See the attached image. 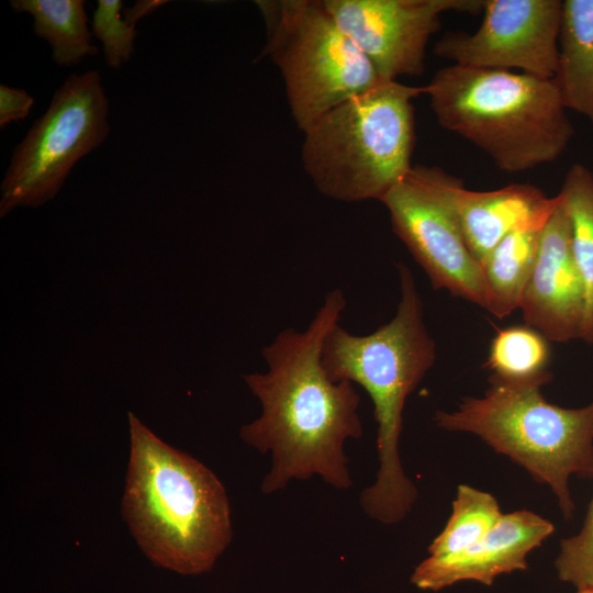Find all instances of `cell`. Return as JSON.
Listing matches in <instances>:
<instances>
[{
	"label": "cell",
	"mask_w": 593,
	"mask_h": 593,
	"mask_svg": "<svg viewBox=\"0 0 593 593\" xmlns=\"http://www.w3.org/2000/svg\"><path fill=\"white\" fill-rule=\"evenodd\" d=\"M346 305L340 289L328 292L305 331L286 328L262 348L266 372L243 374L261 414L240 427L239 437L271 455L264 494L315 475L337 490L353 485L344 447L363 434L360 395L354 383L331 380L321 362L324 339Z\"/></svg>",
	"instance_id": "obj_1"
},
{
	"label": "cell",
	"mask_w": 593,
	"mask_h": 593,
	"mask_svg": "<svg viewBox=\"0 0 593 593\" xmlns=\"http://www.w3.org/2000/svg\"><path fill=\"white\" fill-rule=\"evenodd\" d=\"M401 296L395 315L368 335H354L335 324L327 333L321 362L331 380L361 385L373 404L379 468L359 503L372 519L403 521L418 491L406 475L399 452L407 396L436 361V343L424 322L423 301L412 271L399 264Z\"/></svg>",
	"instance_id": "obj_2"
},
{
	"label": "cell",
	"mask_w": 593,
	"mask_h": 593,
	"mask_svg": "<svg viewBox=\"0 0 593 593\" xmlns=\"http://www.w3.org/2000/svg\"><path fill=\"white\" fill-rule=\"evenodd\" d=\"M130 458L122 515L143 553L183 575L209 572L233 537L217 475L128 413Z\"/></svg>",
	"instance_id": "obj_3"
},
{
	"label": "cell",
	"mask_w": 593,
	"mask_h": 593,
	"mask_svg": "<svg viewBox=\"0 0 593 593\" xmlns=\"http://www.w3.org/2000/svg\"><path fill=\"white\" fill-rule=\"evenodd\" d=\"M423 89L438 124L484 152L504 172L553 163L574 135L553 79L452 64Z\"/></svg>",
	"instance_id": "obj_4"
},
{
	"label": "cell",
	"mask_w": 593,
	"mask_h": 593,
	"mask_svg": "<svg viewBox=\"0 0 593 593\" xmlns=\"http://www.w3.org/2000/svg\"><path fill=\"white\" fill-rule=\"evenodd\" d=\"M422 93L382 79L310 124L301 160L316 189L343 202L381 201L413 167V100Z\"/></svg>",
	"instance_id": "obj_5"
},
{
	"label": "cell",
	"mask_w": 593,
	"mask_h": 593,
	"mask_svg": "<svg viewBox=\"0 0 593 593\" xmlns=\"http://www.w3.org/2000/svg\"><path fill=\"white\" fill-rule=\"evenodd\" d=\"M489 381L483 396H466L456 410L437 411L436 425L473 434L512 459L547 484L563 517L572 518L570 478H593V400L567 409L544 398L545 383Z\"/></svg>",
	"instance_id": "obj_6"
},
{
	"label": "cell",
	"mask_w": 593,
	"mask_h": 593,
	"mask_svg": "<svg viewBox=\"0 0 593 593\" xmlns=\"http://www.w3.org/2000/svg\"><path fill=\"white\" fill-rule=\"evenodd\" d=\"M268 55L280 70L291 115L303 132L320 116L382 78L323 1H257Z\"/></svg>",
	"instance_id": "obj_7"
},
{
	"label": "cell",
	"mask_w": 593,
	"mask_h": 593,
	"mask_svg": "<svg viewBox=\"0 0 593 593\" xmlns=\"http://www.w3.org/2000/svg\"><path fill=\"white\" fill-rule=\"evenodd\" d=\"M109 105L98 70L64 80L12 150L0 186L1 219L18 208H40L56 197L75 165L108 138Z\"/></svg>",
	"instance_id": "obj_8"
},
{
	"label": "cell",
	"mask_w": 593,
	"mask_h": 593,
	"mask_svg": "<svg viewBox=\"0 0 593 593\" xmlns=\"http://www.w3.org/2000/svg\"><path fill=\"white\" fill-rule=\"evenodd\" d=\"M455 179L439 167L415 165L381 202L394 234L433 288L486 310L482 266L468 247L452 208Z\"/></svg>",
	"instance_id": "obj_9"
},
{
	"label": "cell",
	"mask_w": 593,
	"mask_h": 593,
	"mask_svg": "<svg viewBox=\"0 0 593 593\" xmlns=\"http://www.w3.org/2000/svg\"><path fill=\"white\" fill-rule=\"evenodd\" d=\"M472 34L447 32L434 54L455 65L505 69L553 79L558 68L561 0H484Z\"/></svg>",
	"instance_id": "obj_10"
},
{
	"label": "cell",
	"mask_w": 593,
	"mask_h": 593,
	"mask_svg": "<svg viewBox=\"0 0 593 593\" xmlns=\"http://www.w3.org/2000/svg\"><path fill=\"white\" fill-rule=\"evenodd\" d=\"M380 78L421 76L429 38L447 11L478 14L484 0H323Z\"/></svg>",
	"instance_id": "obj_11"
},
{
	"label": "cell",
	"mask_w": 593,
	"mask_h": 593,
	"mask_svg": "<svg viewBox=\"0 0 593 593\" xmlns=\"http://www.w3.org/2000/svg\"><path fill=\"white\" fill-rule=\"evenodd\" d=\"M519 309L525 325L549 342L568 343L582 337L585 291L560 198L541 231L537 259Z\"/></svg>",
	"instance_id": "obj_12"
},
{
	"label": "cell",
	"mask_w": 593,
	"mask_h": 593,
	"mask_svg": "<svg viewBox=\"0 0 593 593\" xmlns=\"http://www.w3.org/2000/svg\"><path fill=\"white\" fill-rule=\"evenodd\" d=\"M555 532L540 515L521 510L503 514L496 525L467 550L443 560L424 559L411 575L423 591H439L460 581L492 585L504 573L528 568L527 556Z\"/></svg>",
	"instance_id": "obj_13"
},
{
	"label": "cell",
	"mask_w": 593,
	"mask_h": 593,
	"mask_svg": "<svg viewBox=\"0 0 593 593\" xmlns=\"http://www.w3.org/2000/svg\"><path fill=\"white\" fill-rule=\"evenodd\" d=\"M451 202L465 240L482 266L492 249L510 233L546 220L559 203L532 184L514 183L491 191H472L456 178Z\"/></svg>",
	"instance_id": "obj_14"
},
{
	"label": "cell",
	"mask_w": 593,
	"mask_h": 593,
	"mask_svg": "<svg viewBox=\"0 0 593 593\" xmlns=\"http://www.w3.org/2000/svg\"><path fill=\"white\" fill-rule=\"evenodd\" d=\"M553 78L567 110L593 123V0H563Z\"/></svg>",
	"instance_id": "obj_15"
},
{
	"label": "cell",
	"mask_w": 593,
	"mask_h": 593,
	"mask_svg": "<svg viewBox=\"0 0 593 593\" xmlns=\"http://www.w3.org/2000/svg\"><path fill=\"white\" fill-rule=\"evenodd\" d=\"M548 219L513 231L482 262L486 311L492 315L504 318L521 307L537 259L541 231Z\"/></svg>",
	"instance_id": "obj_16"
},
{
	"label": "cell",
	"mask_w": 593,
	"mask_h": 593,
	"mask_svg": "<svg viewBox=\"0 0 593 593\" xmlns=\"http://www.w3.org/2000/svg\"><path fill=\"white\" fill-rule=\"evenodd\" d=\"M83 0H11L16 13L33 18L35 34L49 44L57 66L72 67L88 56H96L98 47L91 41L89 19Z\"/></svg>",
	"instance_id": "obj_17"
},
{
	"label": "cell",
	"mask_w": 593,
	"mask_h": 593,
	"mask_svg": "<svg viewBox=\"0 0 593 593\" xmlns=\"http://www.w3.org/2000/svg\"><path fill=\"white\" fill-rule=\"evenodd\" d=\"M558 195L568 215L572 254L585 291L581 339L593 344V172L583 164H573Z\"/></svg>",
	"instance_id": "obj_18"
},
{
	"label": "cell",
	"mask_w": 593,
	"mask_h": 593,
	"mask_svg": "<svg viewBox=\"0 0 593 593\" xmlns=\"http://www.w3.org/2000/svg\"><path fill=\"white\" fill-rule=\"evenodd\" d=\"M551 359L549 340L528 325L501 328L493 337L485 367L490 378L504 382L548 383Z\"/></svg>",
	"instance_id": "obj_19"
},
{
	"label": "cell",
	"mask_w": 593,
	"mask_h": 593,
	"mask_svg": "<svg viewBox=\"0 0 593 593\" xmlns=\"http://www.w3.org/2000/svg\"><path fill=\"white\" fill-rule=\"evenodd\" d=\"M502 516L492 494L467 484L458 485L451 515L428 546L427 558L443 560L467 550L489 533Z\"/></svg>",
	"instance_id": "obj_20"
},
{
	"label": "cell",
	"mask_w": 593,
	"mask_h": 593,
	"mask_svg": "<svg viewBox=\"0 0 593 593\" xmlns=\"http://www.w3.org/2000/svg\"><path fill=\"white\" fill-rule=\"evenodd\" d=\"M122 9L121 0H98L90 22L92 36L101 42L105 64L112 69L132 58L137 35L136 26L124 21Z\"/></svg>",
	"instance_id": "obj_21"
},
{
	"label": "cell",
	"mask_w": 593,
	"mask_h": 593,
	"mask_svg": "<svg viewBox=\"0 0 593 593\" xmlns=\"http://www.w3.org/2000/svg\"><path fill=\"white\" fill-rule=\"evenodd\" d=\"M555 567L561 581L593 590V497L581 530L561 540Z\"/></svg>",
	"instance_id": "obj_22"
},
{
	"label": "cell",
	"mask_w": 593,
	"mask_h": 593,
	"mask_svg": "<svg viewBox=\"0 0 593 593\" xmlns=\"http://www.w3.org/2000/svg\"><path fill=\"white\" fill-rule=\"evenodd\" d=\"M34 98L24 89L0 85V127L24 120L34 105Z\"/></svg>",
	"instance_id": "obj_23"
},
{
	"label": "cell",
	"mask_w": 593,
	"mask_h": 593,
	"mask_svg": "<svg viewBox=\"0 0 593 593\" xmlns=\"http://www.w3.org/2000/svg\"><path fill=\"white\" fill-rule=\"evenodd\" d=\"M166 3H168L166 0H138L132 7L123 10L122 15L124 21L136 26L141 19L154 13Z\"/></svg>",
	"instance_id": "obj_24"
},
{
	"label": "cell",
	"mask_w": 593,
	"mask_h": 593,
	"mask_svg": "<svg viewBox=\"0 0 593 593\" xmlns=\"http://www.w3.org/2000/svg\"><path fill=\"white\" fill-rule=\"evenodd\" d=\"M577 593H593V590H581V591H578Z\"/></svg>",
	"instance_id": "obj_25"
}]
</instances>
